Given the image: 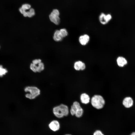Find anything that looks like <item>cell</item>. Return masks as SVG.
Returning <instances> with one entry per match:
<instances>
[{"instance_id": "obj_1", "label": "cell", "mask_w": 135, "mask_h": 135, "mask_svg": "<svg viewBox=\"0 0 135 135\" xmlns=\"http://www.w3.org/2000/svg\"><path fill=\"white\" fill-rule=\"evenodd\" d=\"M52 112L54 117L58 120L66 117L70 112L68 106L63 104L54 107L52 109Z\"/></svg>"}, {"instance_id": "obj_2", "label": "cell", "mask_w": 135, "mask_h": 135, "mask_svg": "<svg viewBox=\"0 0 135 135\" xmlns=\"http://www.w3.org/2000/svg\"><path fill=\"white\" fill-rule=\"evenodd\" d=\"M91 103L93 107L96 109L100 110L104 107L105 102L104 98L102 96L95 95L92 98Z\"/></svg>"}, {"instance_id": "obj_3", "label": "cell", "mask_w": 135, "mask_h": 135, "mask_svg": "<svg viewBox=\"0 0 135 135\" xmlns=\"http://www.w3.org/2000/svg\"><path fill=\"white\" fill-rule=\"evenodd\" d=\"M24 91L28 92L25 94L27 98L32 100L35 98L40 94V90L37 87L33 86H28L26 87Z\"/></svg>"}, {"instance_id": "obj_4", "label": "cell", "mask_w": 135, "mask_h": 135, "mask_svg": "<svg viewBox=\"0 0 135 135\" xmlns=\"http://www.w3.org/2000/svg\"><path fill=\"white\" fill-rule=\"evenodd\" d=\"M83 110L79 103L77 101L74 102L71 106L70 112L71 114L75 115L78 118L82 116L83 114Z\"/></svg>"}, {"instance_id": "obj_5", "label": "cell", "mask_w": 135, "mask_h": 135, "mask_svg": "<svg viewBox=\"0 0 135 135\" xmlns=\"http://www.w3.org/2000/svg\"><path fill=\"white\" fill-rule=\"evenodd\" d=\"M48 127L51 131L56 132H58L60 129L61 124L58 120L54 119L49 122L48 124Z\"/></svg>"}, {"instance_id": "obj_6", "label": "cell", "mask_w": 135, "mask_h": 135, "mask_svg": "<svg viewBox=\"0 0 135 135\" xmlns=\"http://www.w3.org/2000/svg\"><path fill=\"white\" fill-rule=\"evenodd\" d=\"M60 12L57 9H54L49 16L50 20L56 25H58L60 22L59 16Z\"/></svg>"}, {"instance_id": "obj_7", "label": "cell", "mask_w": 135, "mask_h": 135, "mask_svg": "<svg viewBox=\"0 0 135 135\" xmlns=\"http://www.w3.org/2000/svg\"><path fill=\"white\" fill-rule=\"evenodd\" d=\"M30 70L34 72H40L44 69V65L42 62L36 64L32 63L30 65Z\"/></svg>"}, {"instance_id": "obj_8", "label": "cell", "mask_w": 135, "mask_h": 135, "mask_svg": "<svg viewBox=\"0 0 135 135\" xmlns=\"http://www.w3.org/2000/svg\"><path fill=\"white\" fill-rule=\"evenodd\" d=\"M112 18V16L110 14H106L102 13L99 16V20L101 24L105 25Z\"/></svg>"}, {"instance_id": "obj_9", "label": "cell", "mask_w": 135, "mask_h": 135, "mask_svg": "<svg viewBox=\"0 0 135 135\" xmlns=\"http://www.w3.org/2000/svg\"><path fill=\"white\" fill-rule=\"evenodd\" d=\"M90 40V37L87 34L80 36L78 38V41L83 46L86 45L88 43Z\"/></svg>"}, {"instance_id": "obj_10", "label": "cell", "mask_w": 135, "mask_h": 135, "mask_svg": "<svg viewBox=\"0 0 135 135\" xmlns=\"http://www.w3.org/2000/svg\"><path fill=\"white\" fill-rule=\"evenodd\" d=\"M74 67L76 70H83L85 69L86 66L85 64L80 60L74 63Z\"/></svg>"}, {"instance_id": "obj_11", "label": "cell", "mask_w": 135, "mask_h": 135, "mask_svg": "<svg viewBox=\"0 0 135 135\" xmlns=\"http://www.w3.org/2000/svg\"><path fill=\"white\" fill-rule=\"evenodd\" d=\"M133 101L132 99L130 97L125 98L123 100L122 104L125 107L129 108L133 105Z\"/></svg>"}, {"instance_id": "obj_12", "label": "cell", "mask_w": 135, "mask_h": 135, "mask_svg": "<svg viewBox=\"0 0 135 135\" xmlns=\"http://www.w3.org/2000/svg\"><path fill=\"white\" fill-rule=\"evenodd\" d=\"M80 100L82 103L87 104L90 102V98L88 94L84 93L80 95Z\"/></svg>"}, {"instance_id": "obj_13", "label": "cell", "mask_w": 135, "mask_h": 135, "mask_svg": "<svg viewBox=\"0 0 135 135\" xmlns=\"http://www.w3.org/2000/svg\"><path fill=\"white\" fill-rule=\"evenodd\" d=\"M31 8V6L30 4H23L19 8V11L23 14L26 11Z\"/></svg>"}, {"instance_id": "obj_14", "label": "cell", "mask_w": 135, "mask_h": 135, "mask_svg": "<svg viewBox=\"0 0 135 135\" xmlns=\"http://www.w3.org/2000/svg\"><path fill=\"white\" fill-rule=\"evenodd\" d=\"M117 62L118 66L120 67H123L127 64V61L124 58L119 57L117 59Z\"/></svg>"}, {"instance_id": "obj_15", "label": "cell", "mask_w": 135, "mask_h": 135, "mask_svg": "<svg viewBox=\"0 0 135 135\" xmlns=\"http://www.w3.org/2000/svg\"><path fill=\"white\" fill-rule=\"evenodd\" d=\"M53 38L54 40L56 42L61 41L63 38L61 36L60 30H56L55 31Z\"/></svg>"}, {"instance_id": "obj_16", "label": "cell", "mask_w": 135, "mask_h": 135, "mask_svg": "<svg viewBox=\"0 0 135 135\" xmlns=\"http://www.w3.org/2000/svg\"><path fill=\"white\" fill-rule=\"evenodd\" d=\"M35 14V11L34 9L31 8L29 10L26 11L23 14L25 17H28L31 18Z\"/></svg>"}, {"instance_id": "obj_17", "label": "cell", "mask_w": 135, "mask_h": 135, "mask_svg": "<svg viewBox=\"0 0 135 135\" xmlns=\"http://www.w3.org/2000/svg\"><path fill=\"white\" fill-rule=\"evenodd\" d=\"M59 30L60 34L63 38L66 37L68 35V32L66 29L65 28H62Z\"/></svg>"}, {"instance_id": "obj_18", "label": "cell", "mask_w": 135, "mask_h": 135, "mask_svg": "<svg viewBox=\"0 0 135 135\" xmlns=\"http://www.w3.org/2000/svg\"><path fill=\"white\" fill-rule=\"evenodd\" d=\"M7 72V70L4 68L2 65H0V76H2Z\"/></svg>"}, {"instance_id": "obj_19", "label": "cell", "mask_w": 135, "mask_h": 135, "mask_svg": "<svg viewBox=\"0 0 135 135\" xmlns=\"http://www.w3.org/2000/svg\"><path fill=\"white\" fill-rule=\"evenodd\" d=\"M93 135H104L102 132L98 130H96L94 133Z\"/></svg>"}, {"instance_id": "obj_20", "label": "cell", "mask_w": 135, "mask_h": 135, "mask_svg": "<svg viewBox=\"0 0 135 135\" xmlns=\"http://www.w3.org/2000/svg\"><path fill=\"white\" fill-rule=\"evenodd\" d=\"M41 62V60L40 59H36L33 60L32 61V63L36 64Z\"/></svg>"}, {"instance_id": "obj_21", "label": "cell", "mask_w": 135, "mask_h": 135, "mask_svg": "<svg viewBox=\"0 0 135 135\" xmlns=\"http://www.w3.org/2000/svg\"><path fill=\"white\" fill-rule=\"evenodd\" d=\"M130 135H135V132H132Z\"/></svg>"}, {"instance_id": "obj_22", "label": "cell", "mask_w": 135, "mask_h": 135, "mask_svg": "<svg viewBox=\"0 0 135 135\" xmlns=\"http://www.w3.org/2000/svg\"><path fill=\"white\" fill-rule=\"evenodd\" d=\"M63 135H72L71 134H64Z\"/></svg>"}]
</instances>
